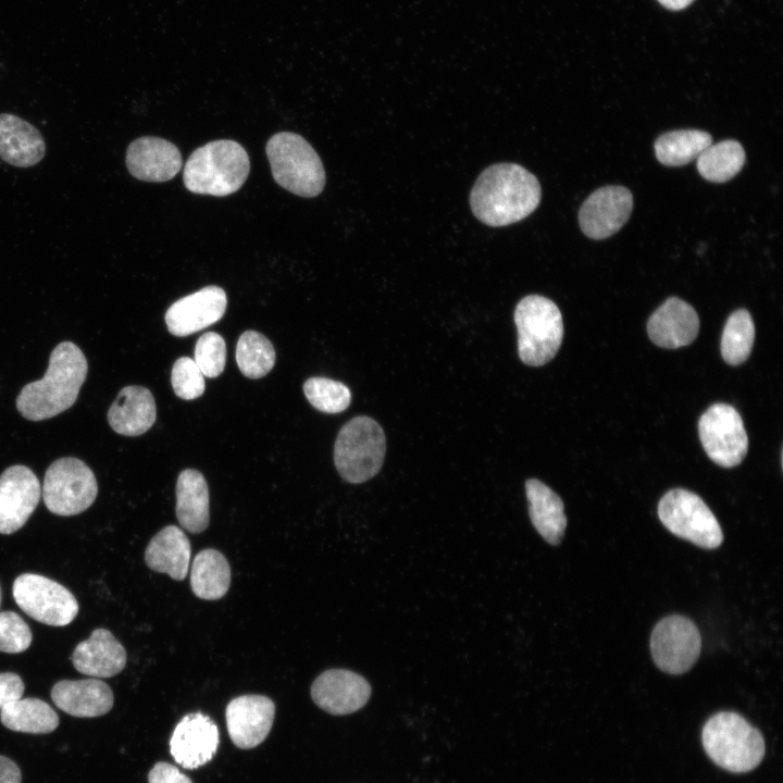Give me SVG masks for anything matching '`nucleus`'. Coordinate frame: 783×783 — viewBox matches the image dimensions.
<instances>
[{"mask_svg": "<svg viewBox=\"0 0 783 783\" xmlns=\"http://www.w3.org/2000/svg\"><path fill=\"white\" fill-rule=\"evenodd\" d=\"M209 488L195 469L183 470L176 482L175 513L181 526L194 534L203 532L210 521Z\"/></svg>", "mask_w": 783, "mask_h": 783, "instance_id": "a878e982", "label": "nucleus"}, {"mask_svg": "<svg viewBox=\"0 0 783 783\" xmlns=\"http://www.w3.org/2000/svg\"><path fill=\"white\" fill-rule=\"evenodd\" d=\"M24 682L21 676L13 672L0 673V709L22 698Z\"/></svg>", "mask_w": 783, "mask_h": 783, "instance_id": "4c0bfd02", "label": "nucleus"}, {"mask_svg": "<svg viewBox=\"0 0 783 783\" xmlns=\"http://www.w3.org/2000/svg\"><path fill=\"white\" fill-rule=\"evenodd\" d=\"M698 434L707 456L723 468L738 465L747 453L748 437L743 420L728 403H714L701 414Z\"/></svg>", "mask_w": 783, "mask_h": 783, "instance_id": "9b49d317", "label": "nucleus"}, {"mask_svg": "<svg viewBox=\"0 0 783 783\" xmlns=\"http://www.w3.org/2000/svg\"><path fill=\"white\" fill-rule=\"evenodd\" d=\"M111 428L124 436H138L147 432L157 418V406L151 391L139 385L123 387L108 411Z\"/></svg>", "mask_w": 783, "mask_h": 783, "instance_id": "b1692460", "label": "nucleus"}, {"mask_svg": "<svg viewBox=\"0 0 783 783\" xmlns=\"http://www.w3.org/2000/svg\"><path fill=\"white\" fill-rule=\"evenodd\" d=\"M17 606L30 618L51 626L70 624L78 613L74 595L60 583L35 573L18 575L12 587Z\"/></svg>", "mask_w": 783, "mask_h": 783, "instance_id": "9d476101", "label": "nucleus"}, {"mask_svg": "<svg viewBox=\"0 0 783 783\" xmlns=\"http://www.w3.org/2000/svg\"><path fill=\"white\" fill-rule=\"evenodd\" d=\"M97 494L96 476L80 459L59 458L45 473L41 496L48 510L57 515L82 513L94 504Z\"/></svg>", "mask_w": 783, "mask_h": 783, "instance_id": "6e6552de", "label": "nucleus"}, {"mask_svg": "<svg viewBox=\"0 0 783 783\" xmlns=\"http://www.w3.org/2000/svg\"><path fill=\"white\" fill-rule=\"evenodd\" d=\"M513 319L521 361L531 366L549 362L563 338V321L557 304L544 296L529 295L518 302Z\"/></svg>", "mask_w": 783, "mask_h": 783, "instance_id": "423d86ee", "label": "nucleus"}, {"mask_svg": "<svg viewBox=\"0 0 783 783\" xmlns=\"http://www.w3.org/2000/svg\"><path fill=\"white\" fill-rule=\"evenodd\" d=\"M1 723L9 730L47 734L59 725V717L49 704L39 698H20L0 709Z\"/></svg>", "mask_w": 783, "mask_h": 783, "instance_id": "c85d7f7f", "label": "nucleus"}, {"mask_svg": "<svg viewBox=\"0 0 783 783\" xmlns=\"http://www.w3.org/2000/svg\"><path fill=\"white\" fill-rule=\"evenodd\" d=\"M71 659L74 668L83 674L111 678L124 669L127 656L110 631L96 629L89 638L76 645Z\"/></svg>", "mask_w": 783, "mask_h": 783, "instance_id": "4be33fe9", "label": "nucleus"}, {"mask_svg": "<svg viewBox=\"0 0 783 783\" xmlns=\"http://www.w3.org/2000/svg\"><path fill=\"white\" fill-rule=\"evenodd\" d=\"M755 325L750 313L738 309L728 318L721 336V355L731 365L745 362L753 349Z\"/></svg>", "mask_w": 783, "mask_h": 783, "instance_id": "2f4dec72", "label": "nucleus"}, {"mask_svg": "<svg viewBox=\"0 0 783 783\" xmlns=\"http://www.w3.org/2000/svg\"><path fill=\"white\" fill-rule=\"evenodd\" d=\"M745 159L743 146L736 140L726 139L706 148L698 156L696 166L705 179L724 183L742 170Z\"/></svg>", "mask_w": 783, "mask_h": 783, "instance_id": "7c9ffc66", "label": "nucleus"}, {"mask_svg": "<svg viewBox=\"0 0 783 783\" xmlns=\"http://www.w3.org/2000/svg\"><path fill=\"white\" fill-rule=\"evenodd\" d=\"M540 185L534 174L515 163L486 167L475 181L470 206L475 217L493 226H506L530 215L539 204Z\"/></svg>", "mask_w": 783, "mask_h": 783, "instance_id": "f257e3e1", "label": "nucleus"}, {"mask_svg": "<svg viewBox=\"0 0 783 783\" xmlns=\"http://www.w3.org/2000/svg\"><path fill=\"white\" fill-rule=\"evenodd\" d=\"M194 360L203 376H219L224 371L226 362V346L223 337L214 332L201 335L195 347Z\"/></svg>", "mask_w": 783, "mask_h": 783, "instance_id": "f704fd0d", "label": "nucleus"}, {"mask_svg": "<svg viewBox=\"0 0 783 783\" xmlns=\"http://www.w3.org/2000/svg\"><path fill=\"white\" fill-rule=\"evenodd\" d=\"M219 743V729L210 717L188 713L172 733L170 751L183 768L197 769L213 758Z\"/></svg>", "mask_w": 783, "mask_h": 783, "instance_id": "a211bd4d", "label": "nucleus"}, {"mask_svg": "<svg viewBox=\"0 0 783 783\" xmlns=\"http://www.w3.org/2000/svg\"><path fill=\"white\" fill-rule=\"evenodd\" d=\"M41 485L27 467L15 464L0 474V534L18 531L35 511Z\"/></svg>", "mask_w": 783, "mask_h": 783, "instance_id": "ddd939ff", "label": "nucleus"}, {"mask_svg": "<svg viewBox=\"0 0 783 783\" xmlns=\"http://www.w3.org/2000/svg\"><path fill=\"white\" fill-rule=\"evenodd\" d=\"M87 372V359L77 345L69 340L58 344L44 377L27 383L17 395V411L35 422L64 412L75 403Z\"/></svg>", "mask_w": 783, "mask_h": 783, "instance_id": "f03ea898", "label": "nucleus"}, {"mask_svg": "<svg viewBox=\"0 0 783 783\" xmlns=\"http://www.w3.org/2000/svg\"><path fill=\"white\" fill-rule=\"evenodd\" d=\"M149 783H192L179 770L167 762H157L148 774Z\"/></svg>", "mask_w": 783, "mask_h": 783, "instance_id": "58836bf2", "label": "nucleus"}, {"mask_svg": "<svg viewBox=\"0 0 783 783\" xmlns=\"http://www.w3.org/2000/svg\"><path fill=\"white\" fill-rule=\"evenodd\" d=\"M148 568L166 573L173 580L186 577L190 561V543L182 529L169 525L159 531L145 551Z\"/></svg>", "mask_w": 783, "mask_h": 783, "instance_id": "393cba45", "label": "nucleus"}, {"mask_svg": "<svg viewBox=\"0 0 783 783\" xmlns=\"http://www.w3.org/2000/svg\"><path fill=\"white\" fill-rule=\"evenodd\" d=\"M33 639L27 623L13 611L0 612V651L17 654L26 650Z\"/></svg>", "mask_w": 783, "mask_h": 783, "instance_id": "e433bc0d", "label": "nucleus"}, {"mask_svg": "<svg viewBox=\"0 0 783 783\" xmlns=\"http://www.w3.org/2000/svg\"><path fill=\"white\" fill-rule=\"evenodd\" d=\"M266 156L275 182L301 197H315L324 188L325 171L313 147L290 132L274 134L266 144Z\"/></svg>", "mask_w": 783, "mask_h": 783, "instance_id": "39448f33", "label": "nucleus"}, {"mask_svg": "<svg viewBox=\"0 0 783 783\" xmlns=\"http://www.w3.org/2000/svg\"><path fill=\"white\" fill-rule=\"evenodd\" d=\"M385 452L382 426L370 417L359 415L340 428L334 445V463L345 481L359 484L378 473Z\"/></svg>", "mask_w": 783, "mask_h": 783, "instance_id": "0eeeda50", "label": "nucleus"}, {"mask_svg": "<svg viewBox=\"0 0 783 783\" xmlns=\"http://www.w3.org/2000/svg\"><path fill=\"white\" fill-rule=\"evenodd\" d=\"M658 517L672 534L701 548L714 549L723 542L721 526L712 511L687 489L667 492L659 501Z\"/></svg>", "mask_w": 783, "mask_h": 783, "instance_id": "1a4fd4ad", "label": "nucleus"}, {"mask_svg": "<svg viewBox=\"0 0 783 783\" xmlns=\"http://www.w3.org/2000/svg\"><path fill=\"white\" fill-rule=\"evenodd\" d=\"M275 716L274 703L263 695H241L225 709L228 735L238 748L250 749L261 744L271 731Z\"/></svg>", "mask_w": 783, "mask_h": 783, "instance_id": "2eb2a0df", "label": "nucleus"}, {"mask_svg": "<svg viewBox=\"0 0 783 783\" xmlns=\"http://www.w3.org/2000/svg\"><path fill=\"white\" fill-rule=\"evenodd\" d=\"M664 8L670 10H682L689 5L693 0H658Z\"/></svg>", "mask_w": 783, "mask_h": 783, "instance_id": "a19ab883", "label": "nucleus"}, {"mask_svg": "<svg viewBox=\"0 0 783 783\" xmlns=\"http://www.w3.org/2000/svg\"><path fill=\"white\" fill-rule=\"evenodd\" d=\"M712 144L709 133L699 129H680L662 134L655 141L656 158L668 166H682Z\"/></svg>", "mask_w": 783, "mask_h": 783, "instance_id": "c756f323", "label": "nucleus"}, {"mask_svg": "<svg viewBox=\"0 0 783 783\" xmlns=\"http://www.w3.org/2000/svg\"><path fill=\"white\" fill-rule=\"evenodd\" d=\"M231 585V567L225 556L213 548L201 550L191 564L190 586L194 594L206 600L222 598Z\"/></svg>", "mask_w": 783, "mask_h": 783, "instance_id": "cd10ccee", "label": "nucleus"}, {"mask_svg": "<svg viewBox=\"0 0 783 783\" xmlns=\"http://www.w3.org/2000/svg\"><path fill=\"white\" fill-rule=\"evenodd\" d=\"M701 738L711 760L731 772L755 769L765 755L761 733L735 712L722 711L710 717L704 725Z\"/></svg>", "mask_w": 783, "mask_h": 783, "instance_id": "20e7f679", "label": "nucleus"}, {"mask_svg": "<svg viewBox=\"0 0 783 783\" xmlns=\"http://www.w3.org/2000/svg\"><path fill=\"white\" fill-rule=\"evenodd\" d=\"M275 349L263 334L244 332L236 346V362L240 372L249 378L266 375L275 363Z\"/></svg>", "mask_w": 783, "mask_h": 783, "instance_id": "473e14b6", "label": "nucleus"}, {"mask_svg": "<svg viewBox=\"0 0 783 783\" xmlns=\"http://www.w3.org/2000/svg\"><path fill=\"white\" fill-rule=\"evenodd\" d=\"M250 171L245 148L229 139L214 140L197 148L184 166L185 187L199 195L224 197L237 191Z\"/></svg>", "mask_w": 783, "mask_h": 783, "instance_id": "7ed1b4c3", "label": "nucleus"}, {"mask_svg": "<svg viewBox=\"0 0 783 783\" xmlns=\"http://www.w3.org/2000/svg\"><path fill=\"white\" fill-rule=\"evenodd\" d=\"M699 330L695 309L678 297L668 298L649 318L650 340L662 348L676 349L694 341Z\"/></svg>", "mask_w": 783, "mask_h": 783, "instance_id": "aec40b11", "label": "nucleus"}, {"mask_svg": "<svg viewBox=\"0 0 783 783\" xmlns=\"http://www.w3.org/2000/svg\"><path fill=\"white\" fill-rule=\"evenodd\" d=\"M46 153L40 132L24 119L0 113V159L17 167L39 163Z\"/></svg>", "mask_w": 783, "mask_h": 783, "instance_id": "5701e85b", "label": "nucleus"}, {"mask_svg": "<svg viewBox=\"0 0 783 783\" xmlns=\"http://www.w3.org/2000/svg\"><path fill=\"white\" fill-rule=\"evenodd\" d=\"M125 163L132 176L144 182L161 183L172 179L182 169V156L171 141L144 136L133 140Z\"/></svg>", "mask_w": 783, "mask_h": 783, "instance_id": "6ab92c4d", "label": "nucleus"}, {"mask_svg": "<svg viewBox=\"0 0 783 783\" xmlns=\"http://www.w3.org/2000/svg\"><path fill=\"white\" fill-rule=\"evenodd\" d=\"M701 637L688 618L672 614L660 620L650 636V651L656 666L669 674L688 671L699 657Z\"/></svg>", "mask_w": 783, "mask_h": 783, "instance_id": "f8f14e48", "label": "nucleus"}, {"mask_svg": "<svg viewBox=\"0 0 783 783\" xmlns=\"http://www.w3.org/2000/svg\"><path fill=\"white\" fill-rule=\"evenodd\" d=\"M18 766L10 758L0 755V783H21Z\"/></svg>", "mask_w": 783, "mask_h": 783, "instance_id": "ea45409f", "label": "nucleus"}, {"mask_svg": "<svg viewBox=\"0 0 783 783\" xmlns=\"http://www.w3.org/2000/svg\"><path fill=\"white\" fill-rule=\"evenodd\" d=\"M1 597H2V595H1V586H0V606H1Z\"/></svg>", "mask_w": 783, "mask_h": 783, "instance_id": "79ce46f5", "label": "nucleus"}, {"mask_svg": "<svg viewBox=\"0 0 783 783\" xmlns=\"http://www.w3.org/2000/svg\"><path fill=\"white\" fill-rule=\"evenodd\" d=\"M171 382L175 395L184 400L196 399L204 391L203 374L189 357H181L174 362Z\"/></svg>", "mask_w": 783, "mask_h": 783, "instance_id": "c9c22d12", "label": "nucleus"}, {"mask_svg": "<svg viewBox=\"0 0 783 783\" xmlns=\"http://www.w3.org/2000/svg\"><path fill=\"white\" fill-rule=\"evenodd\" d=\"M531 522L550 545H559L567 526L564 505L559 495L536 478L525 482Z\"/></svg>", "mask_w": 783, "mask_h": 783, "instance_id": "bb28decb", "label": "nucleus"}, {"mask_svg": "<svg viewBox=\"0 0 783 783\" xmlns=\"http://www.w3.org/2000/svg\"><path fill=\"white\" fill-rule=\"evenodd\" d=\"M51 698L59 709L78 718L105 714L114 703L110 686L98 679L59 681L51 689Z\"/></svg>", "mask_w": 783, "mask_h": 783, "instance_id": "412c9836", "label": "nucleus"}, {"mask_svg": "<svg viewBox=\"0 0 783 783\" xmlns=\"http://www.w3.org/2000/svg\"><path fill=\"white\" fill-rule=\"evenodd\" d=\"M371 686L360 674L346 669H330L312 683L311 697L324 711L343 716L362 708L369 700Z\"/></svg>", "mask_w": 783, "mask_h": 783, "instance_id": "dca6fc26", "label": "nucleus"}, {"mask_svg": "<svg viewBox=\"0 0 783 783\" xmlns=\"http://www.w3.org/2000/svg\"><path fill=\"white\" fill-rule=\"evenodd\" d=\"M226 304L221 287L206 286L170 306L164 316L167 330L174 336H188L220 321Z\"/></svg>", "mask_w": 783, "mask_h": 783, "instance_id": "f3484780", "label": "nucleus"}, {"mask_svg": "<svg viewBox=\"0 0 783 783\" xmlns=\"http://www.w3.org/2000/svg\"><path fill=\"white\" fill-rule=\"evenodd\" d=\"M303 393L309 402L319 411L339 413L351 401L349 388L341 382L327 377H310L303 384Z\"/></svg>", "mask_w": 783, "mask_h": 783, "instance_id": "72a5a7b5", "label": "nucleus"}, {"mask_svg": "<svg viewBox=\"0 0 783 783\" xmlns=\"http://www.w3.org/2000/svg\"><path fill=\"white\" fill-rule=\"evenodd\" d=\"M633 209L632 192L623 186H605L583 202L579 212L582 232L592 239H605L617 233Z\"/></svg>", "mask_w": 783, "mask_h": 783, "instance_id": "4468645a", "label": "nucleus"}]
</instances>
